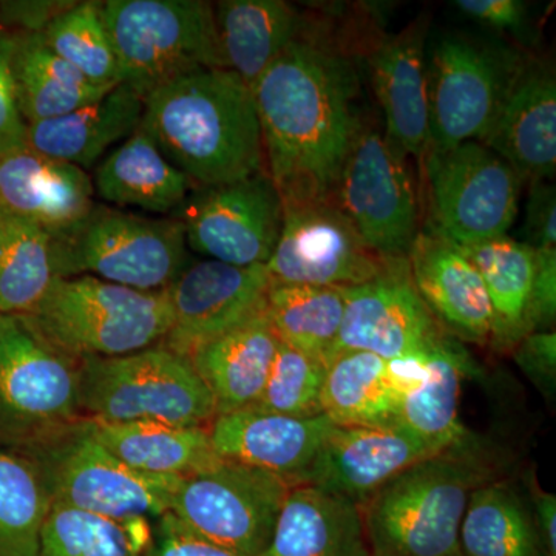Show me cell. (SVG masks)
I'll list each match as a JSON object with an SVG mask.
<instances>
[{"mask_svg":"<svg viewBox=\"0 0 556 556\" xmlns=\"http://www.w3.org/2000/svg\"><path fill=\"white\" fill-rule=\"evenodd\" d=\"M497 477L495 453L473 433L419 460L361 506L369 556H463L468 497Z\"/></svg>","mask_w":556,"mask_h":556,"instance_id":"obj_3","label":"cell"},{"mask_svg":"<svg viewBox=\"0 0 556 556\" xmlns=\"http://www.w3.org/2000/svg\"><path fill=\"white\" fill-rule=\"evenodd\" d=\"M332 427L325 415L294 417L251 407L215 417L208 434L223 460L269 471L295 485Z\"/></svg>","mask_w":556,"mask_h":556,"instance_id":"obj_21","label":"cell"},{"mask_svg":"<svg viewBox=\"0 0 556 556\" xmlns=\"http://www.w3.org/2000/svg\"><path fill=\"white\" fill-rule=\"evenodd\" d=\"M405 260L380 257L334 201H321L283 207L266 269L273 283L350 288L382 277Z\"/></svg>","mask_w":556,"mask_h":556,"instance_id":"obj_15","label":"cell"},{"mask_svg":"<svg viewBox=\"0 0 556 556\" xmlns=\"http://www.w3.org/2000/svg\"><path fill=\"white\" fill-rule=\"evenodd\" d=\"M407 262L417 294L439 327L457 342L489 345L492 305L470 260L455 244L434 233L419 232Z\"/></svg>","mask_w":556,"mask_h":556,"instance_id":"obj_20","label":"cell"},{"mask_svg":"<svg viewBox=\"0 0 556 556\" xmlns=\"http://www.w3.org/2000/svg\"><path fill=\"white\" fill-rule=\"evenodd\" d=\"M424 356L387 361L364 351L329 358L321 407L339 427H399L402 399L422 371Z\"/></svg>","mask_w":556,"mask_h":556,"instance_id":"obj_23","label":"cell"},{"mask_svg":"<svg viewBox=\"0 0 556 556\" xmlns=\"http://www.w3.org/2000/svg\"><path fill=\"white\" fill-rule=\"evenodd\" d=\"M190 251L233 266L266 265L283 225V201L268 172L195 188L175 215Z\"/></svg>","mask_w":556,"mask_h":556,"instance_id":"obj_14","label":"cell"},{"mask_svg":"<svg viewBox=\"0 0 556 556\" xmlns=\"http://www.w3.org/2000/svg\"><path fill=\"white\" fill-rule=\"evenodd\" d=\"M438 453L402 427L334 426L298 484L364 506L391 479Z\"/></svg>","mask_w":556,"mask_h":556,"instance_id":"obj_18","label":"cell"},{"mask_svg":"<svg viewBox=\"0 0 556 556\" xmlns=\"http://www.w3.org/2000/svg\"><path fill=\"white\" fill-rule=\"evenodd\" d=\"M345 311V288L273 283L265 314L280 343L328 364Z\"/></svg>","mask_w":556,"mask_h":556,"instance_id":"obj_36","label":"cell"},{"mask_svg":"<svg viewBox=\"0 0 556 556\" xmlns=\"http://www.w3.org/2000/svg\"><path fill=\"white\" fill-rule=\"evenodd\" d=\"M426 36L427 21L417 20L383 39L369 58L387 138L402 152L422 161L430 134Z\"/></svg>","mask_w":556,"mask_h":556,"instance_id":"obj_24","label":"cell"},{"mask_svg":"<svg viewBox=\"0 0 556 556\" xmlns=\"http://www.w3.org/2000/svg\"><path fill=\"white\" fill-rule=\"evenodd\" d=\"M535 252L532 291H530L529 334L535 331H552L556 318V249Z\"/></svg>","mask_w":556,"mask_h":556,"instance_id":"obj_43","label":"cell"},{"mask_svg":"<svg viewBox=\"0 0 556 556\" xmlns=\"http://www.w3.org/2000/svg\"><path fill=\"white\" fill-rule=\"evenodd\" d=\"M260 556H369L361 506L317 486L294 485Z\"/></svg>","mask_w":556,"mask_h":556,"instance_id":"obj_26","label":"cell"},{"mask_svg":"<svg viewBox=\"0 0 556 556\" xmlns=\"http://www.w3.org/2000/svg\"><path fill=\"white\" fill-rule=\"evenodd\" d=\"M101 10L118 58L121 83L142 98L189 73L225 68L214 3L108 0Z\"/></svg>","mask_w":556,"mask_h":556,"instance_id":"obj_8","label":"cell"},{"mask_svg":"<svg viewBox=\"0 0 556 556\" xmlns=\"http://www.w3.org/2000/svg\"><path fill=\"white\" fill-rule=\"evenodd\" d=\"M522 232V243L533 251L556 249V193L551 182H530Z\"/></svg>","mask_w":556,"mask_h":556,"instance_id":"obj_44","label":"cell"},{"mask_svg":"<svg viewBox=\"0 0 556 556\" xmlns=\"http://www.w3.org/2000/svg\"><path fill=\"white\" fill-rule=\"evenodd\" d=\"M142 129L193 188L266 170L251 87L228 68H204L144 98Z\"/></svg>","mask_w":556,"mask_h":556,"instance_id":"obj_2","label":"cell"},{"mask_svg":"<svg viewBox=\"0 0 556 556\" xmlns=\"http://www.w3.org/2000/svg\"><path fill=\"white\" fill-rule=\"evenodd\" d=\"M90 422L94 437L110 453L142 473L188 478L223 463L212 445L208 428Z\"/></svg>","mask_w":556,"mask_h":556,"instance_id":"obj_32","label":"cell"},{"mask_svg":"<svg viewBox=\"0 0 556 556\" xmlns=\"http://www.w3.org/2000/svg\"><path fill=\"white\" fill-rule=\"evenodd\" d=\"M39 556H139L123 521L64 506H51Z\"/></svg>","mask_w":556,"mask_h":556,"instance_id":"obj_39","label":"cell"},{"mask_svg":"<svg viewBox=\"0 0 556 556\" xmlns=\"http://www.w3.org/2000/svg\"><path fill=\"white\" fill-rule=\"evenodd\" d=\"M142 115L144 98L119 83L67 115L28 124L27 148L89 172L141 127Z\"/></svg>","mask_w":556,"mask_h":556,"instance_id":"obj_25","label":"cell"},{"mask_svg":"<svg viewBox=\"0 0 556 556\" xmlns=\"http://www.w3.org/2000/svg\"><path fill=\"white\" fill-rule=\"evenodd\" d=\"M79 419V362L24 317L0 316V448L22 452Z\"/></svg>","mask_w":556,"mask_h":556,"instance_id":"obj_9","label":"cell"},{"mask_svg":"<svg viewBox=\"0 0 556 556\" xmlns=\"http://www.w3.org/2000/svg\"><path fill=\"white\" fill-rule=\"evenodd\" d=\"M25 320L75 358L118 357L161 345L172 327L167 292H144L90 276L60 278Z\"/></svg>","mask_w":556,"mask_h":556,"instance_id":"obj_4","label":"cell"},{"mask_svg":"<svg viewBox=\"0 0 556 556\" xmlns=\"http://www.w3.org/2000/svg\"><path fill=\"white\" fill-rule=\"evenodd\" d=\"M64 0H30L0 3V28L14 35H35L49 27L54 17L70 9Z\"/></svg>","mask_w":556,"mask_h":556,"instance_id":"obj_46","label":"cell"},{"mask_svg":"<svg viewBox=\"0 0 556 556\" xmlns=\"http://www.w3.org/2000/svg\"><path fill=\"white\" fill-rule=\"evenodd\" d=\"M13 78L17 105L27 126L67 115L100 100L115 87L89 83L49 49L42 33L16 35Z\"/></svg>","mask_w":556,"mask_h":556,"instance_id":"obj_34","label":"cell"},{"mask_svg":"<svg viewBox=\"0 0 556 556\" xmlns=\"http://www.w3.org/2000/svg\"><path fill=\"white\" fill-rule=\"evenodd\" d=\"M94 204L89 172L30 148L0 156V211L35 223L51 239L79 225Z\"/></svg>","mask_w":556,"mask_h":556,"instance_id":"obj_22","label":"cell"},{"mask_svg":"<svg viewBox=\"0 0 556 556\" xmlns=\"http://www.w3.org/2000/svg\"><path fill=\"white\" fill-rule=\"evenodd\" d=\"M269 287L266 265L243 268L217 260L190 262L166 289L172 327L161 345L189 358L208 340L263 313Z\"/></svg>","mask_w":556,"mask_h":556,"instance_id":"obj_16","label":"cell"},{"mask_svg":"<svg viewBox=\"0 0 556 556\" xmlns=\"http://www.w3.org/2000/svg\"><path fill=\"white\" fill-rule=\"evenodd\" d=\"M327 365L280 343L254 408L294 417L324 415Z\"/></svg>","mask_w":556,"mask_h":556,"instance_id":"obj_40","label":"cell"},{"mask_svg":"<svg viewBox=\"0 0 556 556\" xmlns=\"http://www.w3.org/2000/svg\"><path fill=\"white\" fill-rule=\"evenodd\" d=\"M16 35L0 28V156L27 148V123L22 118L13 78Z\"/></svg>","mask_w":556,"mask_h":556,"instance_id":"obj_41","label":"cell"},{"mask_svg":"<svg viewBox=\"0 0 556 556\" xmlns=\"http://www.w3.org/2000/svg\"><path fill=\"white\" fill-rule=\"evenodd\" d=\"M214 16L223 64L251 90L303 35L302 17L283 0H222L214 3Z\"/></svg>","mask_w":556,"mask_h":556,"instance_id":"obj_30","label":"cell"},{"mask_svg":"<svg viewBox=\"0 0 556 556\" xmlns=\"http://www.w3.org/2000/svg\"><path fill=\"white\" fill-rule=\"evenodd\" d=\"M463 556H551L525 485L497 477L468 497L459 530Z\"/></svg>","mask_w":556,"mask_h":556,"instance_id":"obj_31","label":"cell"},{"mask_svg":"<svg viewBox=\"0 0 556 556\" xmlns=\"http://www.w3.org/2000/svg\"><path fill=\"white\" fill-rule=\"evenodd\" d=\"M292 486L278 475L223 460L211 470L182 478L167 514L207 543L260 556Z\"/></svg>","mask_w":556,"mask_h":556,"instance_id":"obj_11","label":"cell"},{"mask_svg":"<svg viewBox=\"0 0 556 556\" xmlns=\"http://www.w3.org/2000/svg\"><path fill=\"white\" fill-rule=\"evenodd\" d=\"M456 248L477 268L489 294L493 313L489 345L497 353H511L519 340L529 334L527 314L535 270V252L522 241L507 236Z\"/></svg>","mask_w":556,"mask_h":556,"instance_id":"obj_33","label":"cell"},{"mask_svg":"<svg viewBox=\"0 0 556 556\" xmlns=\"http://www.w3.org/2000/svg\"><path fill=\"white\" fill-rule=\"evenodd\" d=\"M266 172L283 207L332 201L362 124L353 64L327 43L300 36L254 89Z\"/></svg>","mask_w":556,"mask_h":556,"instance_id":"obj_1","label":"cell"},{"mask_svg":"<svg viewBox=\"0 0 556 556\" xmlns=\"http://www.w3.org/2000/svg\"><path fill=\"white\" fill-rule=\"evenodd\" d=\"M475 375V364L463 343L444 336L424 358L422 371L399 408L397 426L416 434L438 452L470 437L459 419L464 379Z\"/></svg>","mask_w":556,"mask_h":556,"instance_id":"obj_29","label":"cell"},{"mask_svg":"<svg viewBox=\"0 0 556 556\" xmlns=\"http://www.w3.org/2000/svg\"><path fill=\"white\" fill-rule=\"evenodd\" d=\"M481 144L525 181H548L556 170V80L541 64H519Z\"/></svg>","mask_w":556,"mask_h":556,"instance_id":"obj_19","label":"cell"},{"mask_svg":"<svg viewBox=\"0 0 556 556\" xmlns=\"http://www.w3.org/2000/svg\"><path fill=\"white\" fill-rule=\"evenodd\" d=\"M518 62L484 43L452 36L438 43L428 76L427 152L484 139Z\"/></svg>","mask_w":556,"mask_h":556,"instance_id":"obj_13","label":"cell"},{"mask_svg":"<svg viewBox=\"0 0 556 556\" xmlns=\"http://www.w3.org/2000/svg\"><path fill=\"white\" fill-rule=\"evenodd\" d=\"M444 336L447 332L417 294L405 260L376 280L345 288L332 356L340 351H364L387 361L422 356Z\"/></svg>","mask_w":556,"mask_h":556,"instance_id":"obj_17","label":"cell"},{"mask_svg":"<svg viewBox=\"0 0 556 556\" xmlns=\"http://www.w3.org/2000/svg\"><path fill=\"white\" fill-rule=\"evenodd\" d=\"M511 356L527 379L547 402L556 394V332L535 331L519 340Z\"/></svg>","mask_w":556,"mask_h":556,"instance_id":"obj_42","label":"cell"},{"mask_svg":"<svg viewBox=\"0 0 556 556\" xmlns=\"http://www.w3.org/2000/svg\"><path fill=\"white\" fill-rule=\"evenodd\" d=\"M142 556H244L192 535L170 514L159 518L152 544Z\"/></svg>","mask_w":556,"mask_h":556,"instance_id":"obj_45","label":"cell"},{"mask_svg":"<svg viewBox=\"0 0 556 556\" xmlns=\"http://www.w3.org/2000/svg\"><path fill=\"white\" fill-rule=\"evenodd\" d=\"M80 412L102 424L156 422L208 428L214 399L188 357L155 345L80 361Z\"/></svg>","mask_w":556,"mask_h":556,"instance_id":"obj_6","label":"cell"},{"mask_svg":"<svg viewBox=\"0 0 556 556\" xmlns=\"http://www.w3.org/2000/svg\"><path fill=\"white\" fill-rule=\"evenodd\" d=\"M431 233L455 247L507 236L518 217L517 170L479 141L426 153Z\"/></svg>","mask_w":556,"mask_h":556,"instance_id":"obj_10","label":"cell"},{"mask_svg":"<svg viewBox=\"0 0 556 556\" xmlns=\"http://www.w3.org/2000/svg\"><path fill=\"white\" fill-rule=\"evenodd\" d=\"M278 346L280 340L263 311L193 351L190 364L214 399L217 416L254 407Z\"/></svg>","mask_w":556,"mask_h":556,"instance_id":"obj_27","label":"cell"},{"mask_svg":"<svg viewBox=\"0 0 556 556\" xmlns=\"http://www.w3.org/2000/svg\"><path fill=\"white\" fill-rule=\"evenodd\" d=\"M60 278L90 276L144 292H163L192 258L177 217L155 218L94 204L89 215L53 239Z\"/></svg>","mask_w":556,"mask_h":556,"instance_id":"obj_7","label":"cell"},{"mask_svg":"<svg viewBox=\"0 0 556 556\" xmlns=\"http://www.w3.org/2000/svg\"><path fill=\"white\" fill-rule=\"evenodd\" d=\"M58 280L50 233L0 211V316H30Z\"/></svg>","mask_w":556,"mask_h":556,"instance_id":"obj_35","label":"cell"},{"mask_svg":"<svg viewBox=\"0 0 556 556\" xmlns=\"http://www.w3.org/2000/svg\"><path fill=\"white\" fill-rule=\"evenodd\" d=\"M91 181L94 197L105 203L172 217L195 189L142 127L94 167Z\"/></svg>","mask_w":556,"mask_h":556,"instance_id":"obj_28","label":"cell"},{"mask_svg":"<svg viewBox=\"0 0 556 556\" xmlns=\"http://www.w3.org/2000/svg\"><path fill=\"white\" fill-rule=\"evenodd\" d=\"M49 49L94 86L121 83L118 58L102 20L101 2H73L42 31Z\"/></svg>","mask_w":556,"mask_h":556,"instance_id":"obj_38","label":"cell"},{"mask_svg":"<svg viewBox=\"0 0 556 556\" xmlns=\"http://www.w3.org/2000/svg\"><path fill=\"white\" fill-rule=\"evenodd\" d=\"M525 490L529 497L530 507H532L533 518H535L538 530L548 555L556 556V496L555 493L547 492L541 486L538 479L530 475L525 478Z\"/></svg>","mask_w":556,"mask_h":556,"instance_id":"obj_48","label":"cell"},{"mask_svg":"<svg viewBox=\"0 0 556 556\" xmlns=\"http://www.w3.org/2000/svg\"><path fill=\"white\" fill-rule=\"evenodd\" d=\"M39 471L51 506H64L113 521L163 517L182 478L156 477L126 466L79 419L22 450Z\"/></svg>","mask_w":556,"mask_h":556,"instance_id":"obj_5","label":"cell"},{"mask_svg":"<svg viewBox=\"0 0 556 556\" xmlns=\"http://www.w3.org/2000/svg\"><path fill=\"white\" fill-rule=\"evenodd\" d=\"M456 9L468 20L500 31H518L527 21L521 0H456Z\"/></svg>","mask_w":556,"mask_h":556,"instance_id":"obj_47","label":"cell"},{"mask_svg":"<svg viewBox=\"0 0 556 556\" xmlns=\"http://www.w3.org/2000/svg\"><path fill=\"white\" fill-rule=\"evenodd\" d=\"M332 201L380 257H408L420 232L419 204L407 153L387 135L361 127Z\"/></svg>","mask_w":556,"mask_h":556,"instance_id":"obj_12","label":"cell"},{"mask_svg":"<svg viewBox=\"0 0 556 556\" xmlns=\"http://www.w3.org/2000/svg\"><path fill=\"white\" fill-rule=\"evenodd\" d=\"M51 501L28 457L0 448V556H39Z\"/></svg>","mask_w":556,"mask_h":556,"instance_id":"obj_37","label":"cell"}]
</instances>
